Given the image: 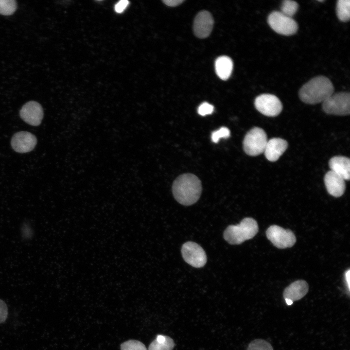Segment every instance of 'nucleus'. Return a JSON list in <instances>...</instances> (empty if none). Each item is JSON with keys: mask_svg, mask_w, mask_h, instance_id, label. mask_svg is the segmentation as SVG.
Wrapping results in <instances>:
<instances>
[{"mask_svg": "<svg viewBox=\"0 0 350 350\" xmlns=\"http://www.w3.org/2000/svg\"><path fill=\"white\" fill-rule=\"evenodd\" d=\"M215 68L218 77L223 80H226L230 77L232 71V61L228 56H220L215 61Z\"/></svg>", "mask_w": 350, "mask_h": 350, "instance_id": "nucleus-17", "label": "nucleus"}, {"mask_svg": "<svg viewBox=\"0 0 350 350\" xmlns=\"http://www.w3.org/2000/svg\"><path fill=\"white\" fill-rule=\"evenodd\" d=\"M121 350H147L145 345L137 340H130L121 345Z\"/></svg>", "mask_w": 350, "mask_h": 350, "instance_id": "nucleus-23", "label": "nucleus"}, {"mask_svg": "<svg viewBox=\"0 0 350 350\" xmlns=\"http://www.w3.org/2000/svg\"><path fill=\"white\" fill-rule=\"evenodd\" d=\"M331 171L341 176L344 180L350 178V158L342 156H336L330 159L329 162Z\"/></svg>", "mask_w": 350, "mask_h": 350, "instance_id": "nucleus-15", "label": "nucleus"}, {"mask_svg": "<svg viewBox=\"0 0 350 350\" xmlns=\"http://www.w3.org/2000/svg\"><path fill=\"white\" fill-rule=\"evenodd\" d=\"M258 229L256 221L252 218L246 217L239 224L228 226L224 232V237L230 244L239 245L253 238Z\"/></svg>", "mask_w": 350, "mask_h": 350, "instance_id": "nucleus-3", "label": "nucleus"}, {"mask_svg": "<svg viewBox=\"0 0 350 350\" xmlns=\"http://www.w3.org/2000/svg\"><path fill=\"white\" fill-rule=\"evenodd\" d=\"M181 253L184 261L194 267H202L207 262L205 251L194 242H188L184 244L181 248Z\"/></svg>", "mask_w": 350, "mask_h": 350, "instance_id": "nucleus-8", "label": "nucleus"}, {"mask_svg": "<svg viewBox=\"0 0 350 350\" xmlns=\"http://www.w3.org/2000/svg\"><path fill=\"white\" fill-rule=\"evenodd\" d=\"M323 111L329 114L347 115L350 113V95L341 92L332 94L322 103Z\"/></svg>", "mask_w": 350, "mask_h": 350, "instance_id": "nucleus-5", "label": "nucleus"}, {"mask_svg": "<svg viewBox=\"0 0 350 350\" xmlns=\"http://www.w3.org/2000/svg\"><path fill=\"white\" fill-rule=\"evenodd\" d=\"M172 190L178 202L185 206L191 205L196 202L201 195V182L193 174H183L174 181Z\"/></svg>", "mask_w": 350, "mask_h": 350, "instance_id": "nucleus-1", "label": "nucleus"}, {"mask_svg": "<svg viewBox=\"0 0 350 350\" xmlns=\"http://www.w3.org/2000/svg\"><path fill=\"white\" fill-rule=\"evenodd\" d=\"M254 104L256 108L266 116H276L282 109L280 101L277 96L272 94H263L257 96Z\"/></svg>", "mask_w": 350, "mask_h": 350, "instance_id": "nucleus-9", "label": "nucleus"}, {"mask_svg": "<svg viewBox=\"0 0 350 350\" xmlns=\"http://www.w3.org/2000/svg\"><path fill=\"white\" fill-rule=\"evenodd\" d=\"M265 131L259 127H254L248 131L243 141L245 153L251 156H258L264 152L267 142Z\"/></svg>", "mask_w": 350, "mask_h": 350, "instance_id": "nucleus-4", "label": "nucleus"}, {"mask_svg": "<svg viewBox=\"0 0 350 350\" xmlns=\"http://www.w3.org/2000/svg\"><path fill=\"white\" fill-rule=\"evenodd\" d=\"M214 110V107L212 105L204 102L200 105L198 108V113L201 116H205L211 114Z\"/></svg>", "mask_w": 350, "mask_h": 350, "instance_id": "nucleus-25", "label": "nucleus"}, {"mask_svg": "<svg viewBox=\"0 0 350 350\" xmlns=\"http://www.w3.org/2000/svg\"><path fill=\"white\" fill-rule=\"evenodd\" d=\"M247 350H273L271 345L263 339H255L251 342Z\"/></svg>", "mask_w": 350, "mask_h": 350, "instance_id": "nucleus-22", "label": "nucleus"}, {"mask_svg": "<svg viewBox=\"0 0 350 350\" xmlns=\"http://www.w3.org/2000/svg\"><path fill=\"white\" fill-rule=\"evenodd\" d=\"M43 115L41 105L34 101L26 103L19 111L20 118L25 122L33 126H38L41 123Z\"/></svg>", "mask_w": 350, "mask_h": 350, "instance_id": "nucleus-10", "label": "nucleus"}, {"mask_svg": "<svg viewBox=\"0 0 350 350\" xmlns=\"http://www.w3.org/2000/svg\"><path fill=\"white\" fill-rule=\"evenodd\" d=\"M175 346L173 340L168 336L158 335L150 344L148 350H172Z\"/></svg>", "mask_w": 350, "mask_h": 350, "instance_id": "nucleus-18", "label": "nucleus"}, {"mask_svg": "<svg viewBox=\"0 0 350 350\" xmlns=\"http://www.w3.org/2000/svg\"><path fill=\"white\" fill-rule=\"evenodd\" d=\"M213 22V18L208 11H202L198 13L193 26L195 36L200 38L207 37L212 30Z\"/></svg>", "mask_w": 350, "mask_h": 350, "instance_id": "nucleus-12", "label": "nucleus"}, {"mask_svg": "<svg viewBox=\"0 0 350 350\" xmlns=\"http://www.w3.org/2000/svg\"><path fill=\"white\" fill-rule=\"evenodd\" d=\"M309 285L303 280H298L290 284L283 292V297L294 301L302 298L308 293Z\"/></svg>", "mask_w": 350, "mask_h": 350, "instance_id": "nucleus-16", "label": "nucleus"}, {"mask_svg": "<svg viewBox=\"0 0 350 350\" xmlns=\"http://www.w3.org/2000/svg\"><path fill=\"white\" fill-rule=\"evenodd\" d=\"M37 143L36 137L27 131H19L12 137L11 144L14 151L20 153H28L33 150Z\"/></svg>", "mask_w": 350, "mask_h": 350, "instance_id": "nucleus-11", "label": "nucleus"}, {"mask_svg": "<svg viewBox=\"0 0 350 350\" xmlns=\"http://www.w3.org/2000/svg\"><path fill=\"white\" fill-rule=\"evenodd\" d=\"M268 23L275 32L285 35L295 34L298 28L297 22L292 18L279 11H273L270 14Z\"/></svg>", "mask_w": 350, "mask_h": 350, "instance_id": "nucleus-6", "label": "nucleus"}, {"mask_svg": "<svg viewBox=\"0 0 350 350\" xmlns=\"http://www.w3.org/2000/svg\"><path fill=\"white\" fill-rule=\"evenodd\" d=\"M8 308L5 302L0 299V324L4 322L8 316Z\"/></svg>", "mask_w": 350, "mask_h": 350, "instance_id": "nucleus-26", "label": "nucleus"}, {"mask_svg": "<svg viewBox=\"0 0 350 350\" xmlns=\"http://www.w3.org/2000/svg\"><path fill=\"white\" fill-rule=\"evenodd\" d=\"M267 239L277 248L283 249L293 246L296 242L294 233L277 225L269 227L266 231Z\"/></svg>", "mask_w": 350, "mask_h": 350, "instance_id": "nucleus-7", "label": "nucleus"}, {"mask_svg": "<svg viewBox=\"0 0 350 350\" xmlns=\"http://www.w3.org/2000/svg\"><path fill=\"white\" fill-rule=\"evenodd\" d=\"M164 4L168 6L175 7L181 4L183 0H164L162 1Z\"/></svg>", "mask_w": 350, "mask_h": 350, "instance_id": "nucleus-28", "label": "nucleus"}, {"mask_svg": "<svg viewBox=\"0 0 350 350\" xmlns=\"http://www.w3.org/2000/svg\"><path fill=\"white\" fill-rule=\"evenodd\" d=\"M230 136L229 130L226 127H222L219 130L213 132L211 134V140L217 143L221 138H227Z\"/></svg>", "mask_w": 350, "mask_h": 350, "instance_id": "nucleus-24", "label": "nucleus"}, {"mask_svg": "<svg viewBox=\"0 0 350 350\" xmlns=\"http://www.w3.org/2000/svg\"><path fill=\"white\" fill-rule=\"evenodd\" d=\"M336 14L338 18L343 22H347L350 18V0H339L336 4Z\"/></svg>", "mask_w": 350, "mask_h": 350, "instance_id": "nucleus-19", "label": "nucleus"}, {"mask_svg": "<svg viewBox=\"0 0 350 350\" xmlns=\"http://www.w3.org/2000/svg\"><path fill=\"white\" fill-rule=\"evenodd\" d=\"M350 270L349 269L345 274V278H346V280H347L349 288L350 287Z\"/></svg>", "mask_w": 350, "mask_h": 350, "instance_id": "nucleus-29", "label": "nucleus"}, {"mask_svg": "<svg viewBox=\"0 0 350 350\" xmlns=\"http://www.w3.org/2000/svg\"><path fill=\"white\" fill-rule=\"evenodd\" d=\"M285 299V301H286V303H287L288 305H291V304H293V302L292 300H290V299Z\"/></svg>", "mask_w": 350, "mask_h": 350, "instance_id": "nucleus-30", "label": "nucleus"}, {"mask_svg": "<svg viewBox=\"0 0 350 350\" xmlns=\"http://www.w3.org/2000/svg\"><path fill=\"white\" fill-rule=\"evenodd\" d=\"M129 1L126 0H122L119 1L115 6V10L117 13H122L127 7Z\"/></svg>", "mask_w": 350, "mask_h": 350, "instance_id": "nucleus-27", "label": "nucleus"}, {"mask_svg": "<svg viewBox=\"0 0 350 350\" xmlns=\"http://www.w3.org/2000/svg\"><path fill=\"white\" fill-rule=\"evenodd\" d=\"M297 2L291 0H285L282 1L280 12L283 15L292 18L297 12L298 9Z\"/></svg>", "mask_w": 350, "mask_h": 350, "instance_id": "nucleus-20", "label": "nucleus"}, {"mask_svg": "<svg viewBox=\"0 0 350 350\" xmlns=\"http://www.w3.org/2000/svg\"><path fill=\"white\" fill-rule=\"evenodd\" d=\"M287 142L281 138H272L267 141L264 153L266 158L270 161H277L286 150Z\"/></svg>", "mask_w": 350, "mask_h": 350, "instance_id": "nucleus-14", "label": "nucleus"}, {"mask_svg": "<svg viewBox=\"0 0 350 350\" xmlns=\"http://www.w3.org/2000/svg\"><path fill=\"white\" fill-rule=\"evenodd\" d=\"M324 183L329 193L338 197L342 196L345 191V183L341 176L332 171L328 172L324 176Z\"/></svg>", "mask_w": 350, "mask_h": 350, "instance_id": "nucleus-13", "label": "nucleus"}, {"mask_svg": "<svg viewBox=\"0 0 350 350\" xmlns=\"http://www.w3.org/2000/svg\"><path fill=\"white\" fill-rule=\"evenodd\" d=\"M333 86L327 77L318 76L305 83L300 89V100L308 104L323 103L333 94Z\"/></svg>", "mask_w": 350, "mask_h": 350, "instance_id": "nucleus-2", "label": "nucleus"}, {"mask_svg": "<svg viewBox=\"0 0 350 350\" xmlns=\"http://www.w3.org/2000/svg\"><path fill=\"white\" fill-rule=\"evenodd\" d=\"M17 3L14 0H0V14L8 16L17 10Z\"/></svg>", "mask_w": 350, "mask_h": 350, "instance_id": "nucleus-21", "label": "nucleus"}]
</instances>
